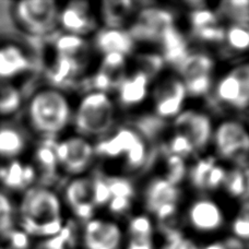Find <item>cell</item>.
Masks as SVG:
<instances>
[{"label":"cell","instance_id":"6da1fadb","mask_svg":"<svg viewBox=\"0 0 249 249\" xmlns=\"http://www.w3.org/2000/svg\"><path fill=\"white\" fill-rule=\"evenodd\" d=\"M18 219L20 229L30 237L56 236L65 226L59 196L48 187L34 185L22 195Z\"/></svg>","mask_w":249,"mask_h":249},{"label":"cell","instance_id":"7a4b0ae2","mask_svg":"<svg viewBox=\"0 0 249 249\" xmlns=\"http://www.w3.org/2000/svg\"><path fill=\"white\" fill-rule=\"evenodd\" d=\"M26 118L34 132L56 139L72 121V109L64 92L47 87L35 91L30 97Z\"/></svg>","mask_w":249,"mask_h":249},{"label":"cell","instance_id":"3957f363","mask_svg":"<svg viewBox=\"0 0 249 249\" xmlns=\"http://www.w3.org/2000/svg\"><path fill=\"white\" fill-rule=\"evenodd\" d=\"M59 12L54 0H22L10 7L16 28L33 37H45L55 33L59 26Z\"/></svg>","mask_w":249,"mask_h":249},{"label":"cell","instance_id":"277c9868","mask_svg":"<svg viewBox=\"0 0 249 249\" xmlns=\"http://www.w3.org/2000/svg\"><path fill=\"white\" fill-rule=\"evenodd\" d=\"M73 124L80 135L101 137L109 132L115 123V107L112 100L103 92H90L80 101Z\"/></svg>","mask_w":249,"mask_h":249},{"label":"cell","instance_id":"5b68a950","mask_svg":"<svg viewBox=\"0 0 249 249\" xmlns=\"http://www.w3.org/2000/svg\"><path fill=\"white\" fill-rule=\"evenodd\" d=\"M175 25V17L164 8H142L128 32L135 42L159 43L164 31Z\"/></svg>","mask_w":249,"mask_h":249},{"label":"cell","instance_id":"8992f818","mask_svg":"<svg viewBox=\"0 0 249 249\" xmlns=\"http://www.w3.org/2000/svg\"><path fill=\"white\" fill-rule=\"evenodd\" d=\"M56 154L59 168L69 175H80L90 166L94 157V146L86 138L71 136L57 141Z\"/></svg>","mask_w":249,"mask_h":249},{"label":"cell","instance_id":"52a82bcc","mask_svg":"<svg viewBox=\"0 0 249 249\" xmlns=\"http://www.w3.org/2000/svg\"><path fill=\"white\" fill-rule=\"evenodd\" d=\"M179 189L168 183L165 178L159 177L146 187L144 194L145 207L164 224L174 217L179 200Z\"/></svg>","mask_w":249,"mask_h":249},{"label":"cell","instance_id":"ba28073f","mask_svg":"<svg viewBox=\"0 0 249 249\" xmlns=\"http://www.w3.org/2000/svg\"><path fill=\"white\" fill-rule=\"evenodd\" d=\"M176 133L184 136L195 151H202L212 137V124L208 115L197 110H185L178 114L174 122Z\"/></svg>","mask_w":249,"mask_h":249},{"label":"cell","instance_id":"9c48e42d","mask_svg":"<svg viewBox=\"0 0 249 249\" xmlns=\"http://www.w3.org/2000/svg\"><path fill=\"white\" fill-rule=\"evenodd\" d=\"M214 143L222 158L237 160L249 152V132L241 123L224 122L216 129Z\"/></svg>","mask_w":249,"mask_h":249},{"label":"cell","instance_id":"30bf717a","mask_svg":"<svg viewBox=\"0 0 249 249\" xmlns=\"http://www.w3.org/2000/svg\"><path fill=\"white\" fill-rule=\"evenodd\" d=\"M126 56L121 54L104 55L100 69L91 78L87 79L86 89L94 90L93 92L106 93L118 90L126 79Z\"/></svg>","mask_w":249,"mask_h":249},{"label":"cell","instance_id":"8fae6325","mask_svg":"<svg viewBox=\"0 0 249 249\" xmlns=\"http://www.w3.org/2000/svg\"><path fill=\"white\" fill-rule=\"evenodd\" d=\"M65 200L79 220H92L96 209L92 178L78 177L69 181L65 188Z\"/></svg>","mask_w":249,"mask_h":249},{"label":"cell","instance_id":"7c38bea8","mask_svg":"<svg viewBox=\"0 0 249 249\" xmlns=\"http://www.w3.org/2000/svg\"><path fill=\"white\" fill-rule=\"evenodd\" d=\"M187 92L181 80L167 78L154 91L155 115L160 118H168L179 114Z\"/></svg>","mask_w":249,"mask_h":249},{"label":"cell","instance_id":"4fadbf2b","mask_svg":"<svg viewBox=\"0 0 249 249\" xmlns=\"http://www.w3.org/2000/svg\"><path fill=\"white\" fill-rule=\"evenodd\" d=\"M83 243L87 249H121L123 232L112 221L92 219L84 228Z\"/></svg>","mask_w":249,"mask_h":249},{"label":"cell","instance_id":"5bb4252c","mask_svg":"<svg viewBox=\"0 0 249 249\" xmlns=\"http://www.w3.org/2000/svg\"><path fill=\"white\" fill-rule=\"evenodd\" d=\"M95 25L94 17L86 1H72L60 9L59 26L68 34L83 37V35L92 32Z\"/></svg>","mask_w":249,"mask_h":249},{"label":"cell","instance_id":"9a60e30c","mask_svg":"<svg viewBox=\"0 0 249 249\" xmlns=\"http://www.w3.org/2000/svg\"><path fill=\"white\" fill-rule=\"evenodd\" d=\"M37 171L33 164L16 159L0 166V184L11 191H24L34 186Z\"/></svg>","mask_w":249,"mask_h":249},{"label":"cell","instance_id":"2e32d148","mask_svg":"<svg viewBox=\"0 0 249 249\" xmlns=\"http://www.w3.org/2000/svg\"><path fill=\"white\" fill-rule=\"evenodd\" d=\"M188 220L195 230L202 233L214 232L224 223L223 212L219 204L209 199H200L191 204Z\"/></svg>","mask_w":249,"mask_h":249},{"label":"cell","instance_id":"e0dca14e","mask_svg":"<svg viewBox=\"0 0 249 249\" xmlns=\"http://www.w3.org/2000/svg\"><path fill=\"white\" fill-rule=\"evenodd\" d=\"M144 140L132 128H121L113 136L100 141L94 146V153L101 157L115 159L124 154L128 157Z\"/></svg>","mask_w":249,"mask_h":249},{"label":"cell","instance_id":"ac0fdd59","mask_svg":"<svg viewBox=\"0 0 249 249\" xmlns=\"http://www.w3.org/2000/svg\"><path fill=\"white\" fill-rule=\"evenodd\" d=\"M32 67L29 55L17 44L0 45V80L11 81L28 72Z\"/></svg>","mask_w":249,"mask_h":249},{"label":"cell","instance_id":"d6986e66","mask_svg":"<svg viewBox=\"0 0 249 249\" xmlns=\"http://www.w3.org/2000/svg\"><path fill=\"white\" fill-rule=\"evenodd\" d=\"M86 64L70 57L55 55L47 68V78L53 88L66 89L74 86L80 78Z\"/></svg>","mask_w":249,"mask_h":249},{"label":"cell","instance_id":"ffe728a7","mask_svg":"<svg viewBox=\"0 0 249 249\" xmlns=\"http://www.w3.org/2000/svg\"><path fill=\"white\" fill-rule=\"evenodd\" d=\"M94 44L102 54L127 56L135 50L136 42L130 33L123 29H103L96 33Z\"/></svg>","mask_w":249,"mask_h":249},{"label":"cell","instance_id":"44dd1931","mask_svg":"<svg viewBox=\"0 0 249 249\" xmlns=\"http://www.w3.org/2000/svg\"><path fill=\"white\" fill-rule=\"evenodd\" d=\"M162 48V57L165 64L177 68L189 54L188 43L185 35L175 25L166 29L159 41Z\"/></svg>","mask_w":249,"mask_h":249},{"label":"cell","instance_id":"7402d4cb","mask_svg":"<svg viewBox=\"0 0 249 249\" xmlns=\"http://www.w3.org/2000/svg\"><path fill=\"white\" fill-rule=\"evenodd\" d=\"M150 79L145 74L136 71L131 77H127L118 88V100L124 107H131L142 103L148 95Z\"/></svg>","mask_w":249,"mask_h":249},{"label":"cell","instance_id":"603a6c76","mask_svg":"<svg viewBox=\"0 0 249 249\" xmlns=\"http://www.w3.org/2000/svg\"><path fill=\"white\" fill-rule=\"evenodd\" d=\"M212 58L204 53H189L185 60L177 67V71L181 75V81L188 82L193 80L212 77Z\"/></svg>","mask_w":249,"mask_h":249},{"label":"cell","instance_id":"cb8c5ba5","mask_svg":"<svg viewBox=\"0 0 249 249\" xmlns=\"http://www.w3.org/2000/svg\"><path fill=\"white\" fill-rule=\"evenodd\" d=\"M216 99L237 109H246L249 106V93L231 73L217 84Z\"/></svg>","mask_w":249,"mask_h":249},{"label":"cell","instance_id":"d4e9b609","mask_svg":"<svg viewBox=\"0 0 249 249\" xmlns=\"http://www.w3.org/2000/svg\"><path fill=\"white\" fill-rule=\"evenodd\" d=\"M57 140L55 138H43L34 151V164L37 172H41L50 178H54L59 170L58 159L56 154Z\"/></svg>","mask_w":249,"mask_h":249},{"label":"cell","instance_id":"484cf974","mask_svg":"<svg viewBox=\"0 0 249 249\" xmlns=\"http://www.w3.org/2000/svg\"><path fill=\"white\" fill-rule=\"evenodd\" d=\"M135 10V2L129 0H108L102 3V17L108 29H123L132 11Z\"/></svg>","mask_w":249,"mask_h":249},{"label":"cell","instance_id":"4316f807","mask_svg":"<svg viewBox=\"0 0 249 249\" xmlns=\"http://www.w3.org/2000/svg\"><path fill=\"white\" fill-rule=\"evenodd\" d=\"M26 140L23 133L13 127H0V158L11 161L24 152Z\"/></svg>","mask_w":249,"mask_h":249},{"label":"cell","instance_id":"83f0119b","mask_svg":"<svg viewBox=\"0 0 249 249\" xmlns=\"http://www.w3.org/2000/svg\"><path fill=\"white\" fill-rule=\"evenodd\" d=\"M54 48L56 55L70 57L87 64L86 57L89 52L88 42L81 36L72 34H64L55 39Z\"/></svg>","mask_w":249,"mask_h":249},{"label":"cell","instance_id":"f1b7e54d","mask_svg":"<svg viewBox=\"0 0 249 249\" xmlns=\"http://www.w3.org/2000/svg\"><path fill=\"white\" fill-rule=\"evenodd\" d=\"M23 104V95L11 81L0 80V117L15 115Z\"/></svg>","mask_w":249,"mask_h":249},{"label":"cell","instance_id":"f546056e","mask_svg":"<svg viewBox=\"0 0 249 249\" xmlns=\"http://www.w3.org/2000/svg\"><path fill=\"white\" fill-rule=\"evenodd\" d=\"M133 127L140 137L144 141H155L158 140L163 131L165 130L166 124L164 119L160 118L157 115H144L138 117L133 121Z\"/></svg>","mask_w":249,"mask_h":249},{"label":"cell","instance_id":"4dcf8cb0","mask_svg":"<svg viewBox=\"0 0 249 249\" xmlns=\"http://www.w3.org/2000/svg\"><path fill=\"white\" fill-rule=\"evenodd\" d=\"M219 13L234 24L249 26V0H228L221 2Z\"/></svg>","mask_w":249,"mask_h":249},{"label":"cell","instance_id":"1f68e13d","mask_svg":"<svg viewBox=\"0 0 249 249\" xmlns=\"http://www.w3.org/2000/svg\"><path fill=\"white\" fill-rule=\"evenodd\" d=\"M216 165L215 159L207 157L198 160L190 170V181L196 189L207 190L208 180L213 167Z\"/></svg>","mask_w":249,"mask_h":249},{"label":"cell","instance_id":"d6a6232c","mask_svg":"<svg viewBox=\"0 0 249 249\" xmlns=\"http://www.w3.org/2000/svg\"><path fill=\"white\" fill-rule=\"evenodd\" d=\"M137 71L145 74L150 80L157 77V75L163 70L165 66L162 55L157 53H143L139 54L136 58Z\"/></svg>","mask_w":249,"mask_h":249},{"label":"cell","instance_id":"836d02e7","mask_svg":"<svg viewBox=\"0 0 249 249\" xmlns=\"http://www.w3.org/2000/svg\"><path fill=\"white\" fill-rule=\"evenodd\" d=\"M16 209L10 197L0 190V236H6L13 229Z\"/></svg>","mask_w":249,"mask_h":249},{"label":"cell","instance_id":"e575fe53","mask_svg":"<svg viewBox=\"0 0 249 249\" xmlns=\"http://www.w3.org/2000/svg\"><path fill=\"white\" fill-rule=\"evenodd\" d=\"M225 39L228 45L235 52L249 51V26L233 24L226 31Z\"/></svg>","mask_w":249,"mask_h":249},{"label":"cell","instance_id":"d590c367","mask_svg":"<svg viewBox=\"0 0 249 249\" xmlns=\"http://www.w3.org/2000/svg\"><path fill=\"white\" fill-rule=\"evenodd\" d=\"M110 193V198H126L132 200L135 197V188L127 178L118 176H105Z\"/></svg>","mask_w":249,"mask_h":249},{"label":"cell","instance_id":"8d00e7d4","mask_svg":"<svg viewBox=\"0 0 249 249\" xmlns=\"http://www.w3.org/2000/svg\"><path fill=\"white\" fill-rule=\"evenodd\" d=\"M186 164L185 159L177 155L167 154L166 157V176L165 179L168 183L178 186L184 180L186 176Z\"/></svg>","mask_w":249,"mask_h":249},{"label":"cell","instance_id":"74e56055","mask_svg":"<svg viewBox=\"0 0 249 249\" xmlns=\"http://www.w3.org/2000/svg\"><path fill=\"white\" fill-rule=\"evenodd\" d=\"M217 21H219V17L216 13L207 8L195 9L189 13V22L193 32L208 28V26L216 25Z\"/></svg>","mask_w":249,"mask_h":249},{"label":"cell","instance_id":"f35d334b","mask_svg":"<svg viewBox=\"0 0 249 249\" xmlns=\"http://www.w3.org/2000/svg\"><path fill=\"white\" fill-rule=\"evenodd\" d=\"M224 187L233 197H242L247 194V181L245 173L241 170H233L226 174Z\"/></svg>","mask_w":249,"mask_h":249},{"label":"cell","instance_id":"ab89813d","mask_svg":"<svg viewBox=\"0 0 249 249\" xmlns=\"http://www.w3.org/2000/svg\"><path fill=\"white\" fill-rule=\"evenodd\" d=\"M162 230L165 236V244L162 249H198L195 244L184 237L178 230L162 225Z\"/></svg>","mask_w":249,"mask_h":249},{"label":"cell","instance_id":"60d3db41","mask_svg":"<svg viewBox=\"0 0 249 249\" xmlns=\"http://www.w3.org/2000/svg\"><path fill=\"white\" fill-rule=\"evenodd\" d=\"M73 229L70 225H65L59 234L50 238H44L37 244L35 249H67L72 242Z\"/></svg>","mask_w":249,"mask_h":249},{"label":"cell","instance_id":"b9f144b4","mask_svg":"<svg viewBox=\"0 0 249 249\" xmlns=\"http://www.w3.org/2000/svg\"><path fill=\"white\" fill-rule=\"evenodd\" d=\"M130 238H148L153 237V226L152 222L145 215L133 216L129 222L128 226Z\"/></svg>","mask_w":249,"mask_h":249},{"label":"cell","instance_id":"7bdbcfd3","mask_svg":"<svg viewBox=\"0 0 249 249\" xmlns=\"http://www.w3.org/2000/svg\"><path fill=\"white\" fill-rule=\"evenodd\" d=\"M165 150L167 154L177 155L183 159L189 157L195 152L194 146L191 145L190 142L179 133H175V136L168 142Z\"/></svg>","mask_w":249,"mask_h":249},{"label":"cell","instance_id":"ee69618b","mask_svg":"<svg viewBox=\"0 0 249 249\" xmlns=\"http://www.w3.org/2000/svg\"><path fill=\"white\" fill-rule=\"evenodd\" d=\"M225 30L219 24H216L195 31V32H193V36L204 43L219 44L225 39Z\"/></svg>","mask_w":249,"mask_h":249},{"label":"cell","instance_id":"f6af8a7d","mask_svg":"<svg viewBox=\"0 0 249 249\" xmlns=\"http://www.w3.org/2000/svg\"><path fill=\"white\" fill-rule=\"evenodd\" d=\"M93 189H94V200L96 207L104 206L110 200V193L107 184H106L105 176L96 174L92 177Z\"/></svg>","mask_w":249,"mask_h":249},{"label":"cell","instance_id":"bcb514c9","mask_svg":"<svg viewBox=\"0 0 249 249\" xmlns=\"http://www.w3.org/2000/svg\"><path fill=\"white\" fill-rule=\"evenodd\" d=\"M8 245L10 249H26L30 244V236L20 228H13L7 235Z\"/></svg>","mask_w":249,"mask_h":249},{"label":"cell","instance_id":"7dc6e473","mask_svg":"<svg viewBox=\"0 0 249 249\" xmlns=\"http://www.w3.org/2000/svg\"><path fill=\"white\" fill-rule=\"evenodd\" d=\"M132 206V200L126 198H110L108 202L109 211L115 215H123L127 213Z\"/></svg>","mask_w":249,"mask_h":249},{"label":"cell","instance_id":"c3c4849f","mask_svg":"<svg viewBox=\"0 0 249 249\" xmlns=\"http://www.w3.org/2000/svg\"><path fill=\"white\" fill-rule=\"evenodd\" d=\"M230 73L236 78L241 86L249 93V62L236 66Z\"/></svg>","mask_w":249,"mask_h":249},{"label":"cell","instance_id":"681fc988","mask_svg":"<svg viewBox=\"0 0 249 249\" xmlns=\"http://www.w3.org/2000/svg\"><path fill=\"white\" fill-rule=\"evenodd\" d=\"M203 249H246L242 241L236 237H230L223 242H216L210 244Z\"/></svg>","mask_w":249,"mask_h":249},{"label":"cell","instance_id":"f907efd6","mask_svg":"<svg viewBox=\"0 0 249 249\" xmlns=\"http://www.w3.org/2000/svg\"><path fill=\"white\" fill-rule=\"evenodd\" d=\"M127 249H153V241L148 238H130Z\"/></svg>","mask_w":249,"mask_h":249},{"label":"cell","instance_id":"816d5d0a","mask_svg":"<svg viewBox=\"0 0 249 249\" xmlns=\"http://www.w3.org/2000/svg\"><path fill=\"white\" fill-rule=\"evenodd\" d=\"M238 215L244 217V219H246L247 221H249V199L246 200V201L243 202L242 208H241V210H239Z\"/></svg>","mask_w":249,"mask_h":249},{"label":"cell","instance_id":"f5cc1de1","mask_svg":"<svg viewBox=\"0 0 249 249\" xmlns=\"http://www.w3.org/2000/svg\"><path fill=\"white\" fill-rule=\"evenodd\" d=\"M245 173V175H246V181H247V193H248V195H249V171H247V172H244Z\"/></svg>","mask_w":249,"mask_h":249},{"label":"cell","instance_id":"db71d44e","mask_svg":"<svg viewBox=\"0 0 249 249\" xmlns=\"http://www.w3.org/2000/svg\"><path fill=\"white\" fill-rule=\"evenodd\" d=\"M0 249H3V248H0Z\"/></svg>","mask_w":249,"mask_h":249}]
</instances>
